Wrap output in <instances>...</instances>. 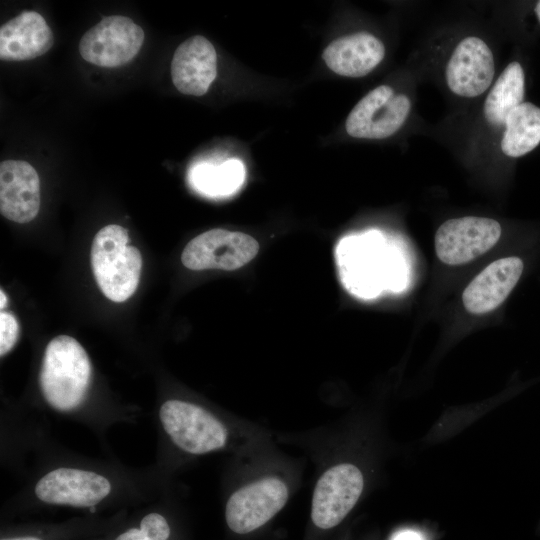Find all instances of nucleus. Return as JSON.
<instances>
[{
	"mask_svg": "<svg viewBox=\"0 0 540 540\" xmlns=\"http://www.w3.org/2000/svg\"><path fill=\"white\" fill-rule=\"evenodd\" d=\"M336 260L344 286L359 297L373 298L383 290L404 287V262L378 231L342 239Z\"/></svg>",
	"mask_w": 540,
	"mask_h": 540,
	"instance_id": "obj_1",
	"label": "nucleus"
},
{
	"mask_svg": "<svg viewBox=\"0 0 540 540\" xmlns=\"http://www.w3.org/2000/svg\"><path fill=\"white\" fill-rule=\"evenodd\" d=\"M92 367L81 344L68 335L53 338L46 346L40 387L47 403L59 411L79 407L90 386Z\"/></svg>",
	"mask_w": 540,
	"mask_h": 540,
	"instance_id": "obj_2",
	"label": "nucleus"
},
{
	"mask_svg": "<svg viewBox=\"0 0 540 540\" xmlns=\"http://www.w3.org/2000/svg\"><path fill=\"white\" fill-rule=\"evenodd\" d=\"M129 243L126 228L111 224L94 236L91 247V266L103 294L114 302H123L137 289L142 257Z\"/></svg>",
	"mask_w": 540,
	"mask_h": 540,
	"instance_id": "obj_3",
	"label": "nucleus"
},
{
	"mask_svg": "<svg viewBox=\"0 0 540 540\" xmlns=\"http://www.w3.org/2000/svg\"><path fill=\"white\" fill-rule=\"evenodd\" d=\"M165 432L173 443L190 454H205L227 441L223 423L206 409L182 400L165 401L159 411Z\"/></svg>",
	"mask_w": 540,
	"mask_h": 540,
	"instance_id": "obj_4",
	"label": "nucleus"
},
{
	"mask_svg": "<svg viewBox=\"0 0 540 540\" xmlns=\"http://www.w3.org/2000/svg\"><path fill=\"white\" fill-rule=\"evenodd\" d=\"M144 31L124 16H109L90 28L79 42L84 60L106 68L122 66L139 52Z\"/></svg>",
	"mask_w": 540,
	"mask_h": 540,
	"instance_id": "obj_5",
	"label": "nucleus"
},
{
	"mask_svg": "<svg viewBox=\"0 0 540 540\" xmlns=\"http://www.w3.org/2000/svg\"><path fill=\"white\" fill-rule=\"evenodd\" d=\"M363 487V474L353 464H338L325 471L313 493L311 520L314 526L321 530L338 526L357 503Z\"/></svg>",
	"mask_w": 540,
	"mask_h": 540,
	"instance_id": "obj_6",
	"label": "nucleus"
},
{
	"mask_svg": "<svg viewBox=\"0 0 540 540\" xmlns=\"http://www.w3.org/2000/svg\"><path fill=\"white\" fill-rule=\"evenodd\" d=\"M259 251L252 236L225 229H211L193 238L181 255L183 265L191 270H235L250 262Z\"/></svg>",
	"mask_w": 540,
	"mask_h": 540,
	"instance_id": "obj_7",
	"label": "nucleus"
},
{
	"mask_svg": "<svg viewBox=\"0 0 540 540\" xmlns=\"http://www.w3.org/2000/svg\"><path fill=\"white\" fill-rule=\"evenodd\" d=\"M287 499V485L279 478L252 482L228 499L226 524L235 534H249L268 523L285 506Z\"/></svg>",
	"mask_w": 540,
	"mask_h": 540,
	"instance_id": "obj_8",
	"label": "nucleus"
},
{
	"mask_svg": "<svg viewBox=\"0 0 540 540\" xmlns=\"http://www.w3.org/2000/svg\"><path fill=\"white\" fill-rule=\"evenodd\" d=\"M411 102L404 94H395L388 85H380L365 95L349 113L345 127L355 138L383 139L399 130L408 117Z\"/></svg>",
	"mask_w": 540,
	"mask_h": 540,
	"instance_id": "obj_9",
	"label": "nucleus"
},
{
	"mask_svg": "<svg viewBox=\"0 0 540 540\" xmlns=\"http://www.w3.org/2000/svg\"><path fill=\"white\" fill-rule=\"evenodd\" d=\"M501 236L494 219L467 216L445 221L435 234L437 257L448 265L468 263L490 250Z\"/></svg>",
	"mask_w": 540,
	"mask_h": 540,
	"instance_id": "obj_10",
	"label": "nucleus"
},
{
	"mask_svg": "<svg viewBox=\"0 0 540 540\" xmlns=\"http://www.w3.org/2000/svg\"><path fill=\"white\" fill-rule=\"evenodd\" d=\"M111 492L109 480L92 471L57 468L44 475L35 486L36 497L47 504L92 508Z\"/></svg>",
	"mask_w": 540,
	"mask_h": 540,
	"instance_id": "obj_11",
	"label": "nucleus"
},
{
	"mask_svg": "<svg viewBox=\"0 0 540 540\" xmlns=\"http://www.w3.org/2000/svg\"><path fill=\"white\" fill-rule=\"evenodd\" d=\"M495 74L494 57L479 37L469 36L456 46L446 66V82L456 95L472 98L487 90Z\"/></svg>",
	"mask_w": 540,
	"mask_h": 540,
	"instance_id": "obj_12",
	"label": "nucleus"
},
{
	"mask_svg": "<svg viewBox=\"0 0 540 540\" xmlns=\"http://www.w3.org/2000/svg\"><path fill=\"white\" fill-rule=\"evenodd\" d=\"M40 208V181L28 162L6 160L0 164V212L14 222L33 220Z\"/></svg>",
	"mask_w": 540,
	"mask_h": 540,
	"instance_id": "obj_13",
	"label": "nucleus"
},
{
	"mask_svg": "<svg viewBox=\"0 0 540 540\" xmlns=\"http://www.w3.org/2000/svg\"><path fill=\"white\" fill-rule=\"evenodd\" d=\"M216 75L217 54L212 43L205 37L192 36L175 50L171 76L174 86L182 94H205Z\"/></svg>",
	"mask_w": 540,
	"mask_h": 540,
	"instance_id": "obj_14",
	"label": "nucleus"
},
{
	"mask_svg": "<svg viewBox=\"0 0 540 540\" xmlns=\"http://www.w3.org/2000/svg\"><path fill=\"white\" fill-rule=\"evenodd\" d=\"M523 261L506 257L493 261L464 289L465 309L472 314H484L499 307L520 279Z\"/></svg>",
	"mask_w": 540,
	"mask_h": 540,
	"instance_id": "obj_15",
	"label": "nucleus"
},
{
	"mask_svg": "<svg viewBox=\"0 0 540 540\" xmlns=\"http://www.w3.org/2000/svg\"><path fill=\"white\" fill-rule=\"evenodd\" d=\"M53 45V33L35 11H24L0 28V58L24 61L45 54Z\"/></svg>",
	"mask_w": 540,
	"mask_h": 540,
	"instance_id": "obj_16",
	"label": "nucleus"
},
{
	"mask_svg": "<svg viewBox=\"0 0 540 540\" xmlns=\"http://www.w3.org/2000/svg\"><path fill=\"white\" fill-rule=\"evenodd\" d=\"M384 44L374 35L357 32L332 41L322 57L336 74L362 77L370 73L384 58Z\"/></svg>",
	"mask_w": 540,
	"mask_h": 540,
	"instance_id": "obj_17",
	"label": "nucleus"
},
{
	"mask_svg": "<svg viewBox=\"0 0 540 540\" xmlns=\"http://www.w3.org/2000/svg\"><path fill=\"white\" fill-rule=\"evenodd\" d=\"M246 170L236 158L219 164L201 162L188 172L190 186L199 194L210 198H223L235 194L244 184Z\"/></svg>",
	"mask_w": 540,
	"mask_h": 540,
	"instance_id": "obj_18",
	"label": "nucleus"
},
{
	"mask_svg": "<svg viewBox=\"0 0 540 540\" xmlns=\"http://www.w3.org/2000/svg\"><path fill=\"white\" fill-rule=\"evenodd\" d=\"M525 93V74L520 63H509L500 74L484 102V116L491 125H503Z\"/></svg>",
	"mask_w": 540,
	"mask_h": 540,
	"instance_id": "obj_19",
	"label": "nucleus"
},
{
	"mask_svg": "<svg viewBox=\"0 0 540 540\" xmlns=\"http://www.w3.org/2000/svg\"><path fill=\"white\" fill-rule=\"evenodd\" d=\"M501 149L509 157L523 156L540 143V108L522 102L510 112L505 121Z\"/></svg>",
	"mask_w": 540,
	"mask_h": 540,
	"instance_id": "obj_20",
	"label": "nucleus"
},
{
	"mask_svg": "<svg viewBox=\"0 0 540 540\" xmlns=\"http://www.w3.org/2000/svg\"><path fill=\"white\" fill-rule=\"evenodd\" d=\"M172 535L169 520L159 512H149L137 525L124 529L113 540H169Z\"/></svg>",
	"mask_w": 540,
	"mask_h": 540,
	"instance_id": "obj_21",
	"label": "nucleus"
},
{
	"mask_svg": "<svg viewBox=\"0 0 540 540\" xmlns=\"http://www.w3.org/2000/svg\"><path fill=\"white\" fill-rule=\"evenodd\" d=\"M19 337V324L9 312L0 313V355L4 356L16 344Z\"/></svg>",
	"mask_w": 540,
	"mask_h": 540,
	"instance_id": "obj_22",
	"label": "nucleus"
},
{
	"mask_svg": "<svg viewBox=\"0 0 540 540\" xmlns=\"http://www.w3.org/2000/svg\"><path fill=\"white\" fill-rule=\"evenodd\" d=\"M390 540H428V538L419 529L402 528L393 533Z\"/></svg>",
	"mask_w": 540,
	"mask_h": 540,
	"instance_id": "obj_23",
	"label": "nucleus"
},
{
	"mask_svg": "<svg viewBox=\"0 0 540 540\" xmlns=\"http://www.w3.org/2000/svg\"><path fill=\"white\" fill-rule=\"evenodd\" d=\"M6 303H7L6 295L3 292V290L1 289V291H0V308H1V311H3V308L6 306Z\"/></svg>",
	"mask_w": 540,
	"mask_h": 540,
	"instance_id": "obj_24",
	"label": "nucleus"
},
{
	"mask_svg": "<svg viewBox=\"0 0 540 540\" xmlns=\"http://www.w3.org/2000/svg\"><path fill=\"white\" fill-rule=\"evenodd\" d=\"M535 13H536V16L540 22V1L537 2L536 6H535Z\"/></svg>",
	"mask_w": 540,
	"mask_h": 540,
	"instance_id": "obj_25",
	"label": "nucleus"
}]
</instances>
